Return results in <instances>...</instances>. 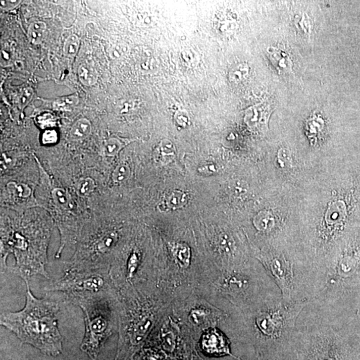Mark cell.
I'll return each mask as SVG.
<instances>
[{"label":"cell","instance_id":"f1b7e54d","mask_svg":"<svg viewBox=\"0 0 360 360\" xmlns=\"http://www.w3.org/2000/svg\"><path fill=\"white\" fill-rule=\"evenodd\" d=\"M58 141V134L54 130H47L42 135V142L49 145L55 143Z\"/></svg>","mask_w":360,"mask_h":360},{"label":"cell","instance_id":"1f68e13d","mask_svg":"<svg viewBox=\"0 0 360 360\" xmlns=\"http://www.w3.org/2000/svg\"><path fill=\"white\" fill-rule=\"evenodd\" d=\"M19 0H8V1H1V8L2 9L10 10L14 9L21 3Z\"/></svg>","mask_w":360,"mask_h":360},{"label":"cell","instance_id":"d4e9b609","mask_svg":"<svg viewBox=\"0 0 360 360\" xmlns=\"http://www.w3.org/2000/svg\"><path fill=\"white\" fill-rule=\"evenodd\" d=\"M340 209H342V207L337 203H334V205H331L329 208L326 214V220L329 223H336L340 220V215H339L340 213L338 212L340 211Z\"/></svg>","mask_w":360,"mask_h":360},{"label":"cell","instance_id":"3957f363","mask_svg":"<svg viewBox=\"0 0 360 360\" xmlns=\"http://www.w3.org/2000/svg\"><path fill=\"white\" fill-rule=\"evenodd\" d=\"M108 270H67L62 278L52 280L43 289L46 292H59L67 300L77 297L114 295Z\"/></svg>","mask_w":360,"mask_h":360},{"label":"cell","instance_id":"9a60e30c","mask_svg":"<svg viewBox=\"0 0 360 360\" xmlns=\"http://www.w3.org/2000/svg\"><path fill=\"white\" fill-rule=\"evenodd\" d=\"M52 197L54 203L58 208L64 210L72 208V199L70 193L66 189L56 188L52 191Z\"/></svg>","mask_w":360,"mask_h":360},{"label":"cell","instance_id":"e0dca14e","mask_svg":"<svg viewBox=\"0 0 360 360\" xmlns=\"http://www.w3.org/2000/svg\"><path fill=\"white\" fill-rule=\"evenodd\" d=\"M7 189L10 194L15 198L26 199L32 195V189L27 184L15 182H10L7 185Z\"/></svg>","mask_w":360,"mask_h":360},{"label":"cell","instance_id":"5bb4252c","mask_svg":"<svg viewBox=\"0 0 360 360\" xmlns=\"http://www.w3.org/2000/svg\"><path fill=\"white\" fill-rule=\"evenodd\" d=\"M78 76L80 82L86 86H93L97 80L96 71L88 63L81 64L78 69Z\"/></svg>","mask_w":360,"mask_h":360},{"label":"cell","instance_id":"7402d4cb","mask_svg":"<svg viewBox=\"0 0 360 360\" xmlns=\"http://www.w3.org/2000/svg\"><path fill=\"white\" fill-rule=\"evenodd\" d=\"M95 188V181L91 178L82 179L76 186L77 192L81 196H87L93 192Z\"/></svg>","mask_w":360,"mask_h":360},{"label":"cell","instance_id":"ba28073f","mask_svg":"<svg viewBox=\"0 0 360 360\" xmlns=\"http://www.w3.org/2000/svg\"><path fill=\"white\" fill-rule=\"evenodd\" d=\"M188 200V197L186 193L178 189H174L166 193L162 203L165 210H177L186 205Z\"/></svg>","mask_w":360,"mask_h":360},{"label":"cell","instance_id":"52a82bcc","mask_svg":"<svg viewBox=\"0 0 360 360\" xmlns=\"http://www.w3.org/2000/svg\"><path fill=\"white\" fill-rule=\"evenodd\" d=\"M203 349L212 354H230V349L226 339L216 330H210L202 338Z\"/></svg>","mask_w":360,"mask_h":360},{"label":"cell","instance_id":"ac0fdd59","mask_svg":"<svg viewBox=\"0 0 360 360\" xmlns=\"http://www.w3.org/2000/svg\"><path fill=\"white\" fill-rule=\"evenodd\" d=\"M249 72V66L246 64H240L232 68L229 74L230 80L234 84H240L247 79Z\"/></svg>","mask_w":360,"mask_h":360},{"label":"cell","instance_id":"cb8c5ba5","mask_svg":"<svg viewBox=\"0 0 360 360\" xmlns=\"http://www.w3.org/2000/svg\"><path fill=\"white\" fill-rule=\"evenodd\" d=\"M216 245L218 249L222 253H229L232 251L233 247V241L225 233H222L218 235L216 238Z\"/></svg>","mask_w":360,"mask_h":360},{"label":"cell","instance_id":"7c38bea8","mask_svg":"<svg viewBox=\"0 0 360 360\" xmlns=\"http://www.w3.org/2000/svg\"><path fill=\"white\" fill-rule=\"evenodd\" d=\"M130 140L127 139L119 138V137H111L107 139L104 143V153L108 157H114L119 153L120 151Z\"/></svg>","mask_w":360,"mask_h":360},{"label":"cell","instance_id":"4316f807","mask_svg":"<svg viewBox=\"0 0 360 360\" xmlns=\"http://www.w3.org/2000/svg\"><path fill=\"white\" fill-rule=\"evenodd\" d=\"M33 95H34V91L32 88L28 87V88L25 89L19 97L18 103L20 107L23 108L28 105L32 99Z\"/></svg>","mask_w":360,"mask_h":360},{"label":"cell","instance_id":"4fadbf2b","mask_svg":"<svg viewBox=\"0 0 360 360\" xmlns=\"http://www.w3.org/2000/svg\"><path fill=\"white\" fill-rule=\"evenodd\" d=\"M172 251L177 262L182 268H188L190 264V249L183 243H175L172 245Z\"/></svg>","mask_w":360,"mask_h":360},{"label":"cell","instance_id":"44dd1931","mask_svg":"<svg viewBox=\"0 0 360 360\" xmlns=\"http://www.w3.org/2000/svg\"><path fill=\"white\" fill-rule=\"evenodd\" d=\"M255 226L258 230L265 231L271 229L274 224L273 218L268 212H261L254 218Z\"/></svg>","mask_w":360,"mask_h":360},{"label":"cell","instance_id":"8992f818","mask_svg":"<svg viewBox=\"0 0 360 360\" xmlns=\"http://www.w3.org/2000/svg\"><path fill=\"white\" fill-rule=\"evenodd\" d=\"M153 318L149 314H141L135 318L128 328V338L132 346L141 344L151 330Z\"/></svg>","mask_w":360,"mask_h":360},{"label":"cell","instance_id":"ffe728a7","mask_svg":"<svg viewBox=\"0 0 360 360\" xmlns=\"http://www.w3.org/2000/svg\"><path fill=\"white\" fill-rule=\"evenodd\" d=\"M139 258L136 251H133L127 262L126 268V278L129 282H132L133 279L136 277L137 270H138Z\"/></svg>","mask_w":360,"mask_h":360},{"label":"cell","instance_id":"484cf974","mask_svg":"<svg viewBox=\"0 0 360 360\" xmlns=\"http://www.w3.org/2000/svg\"><path fill=\"white\" fill-rule=\"evenodd\" d=\"M78 103V97L76 95H71V96L64 97V98L56 101L55 105L56 108H60V109H66L70 106L76 105Z\"/></svg>","mask_w":360,"mask_h":360},{"label":"cell","instance_id":"30bf717a","mask_svg":"<svg viewBox=\"0 0 360 360\" xmlns=\"http://www.w3.org/2000/svg\"><path fill=\"white\" fill-rule=\"evenodd\" d=\"M91 130L92 126L89 120L86 118H81L73 125L70 130V136L72 140H82L90 135Z\"/></svg>","mask_w":360,"mask_h":360},{"label":"cell","instance_id":"5b68a950","mask_svg":"<svg viewBox=\"0 0 360 360\" xmlns=\"http://www.w3.org/2000/svg\"><path fill=\"white\" fill-rule=\"evenodd\" d=\"M272 110L271 106L267 104H259L251 106L245 112V122L251 130L265 132L268 129V118Z\"/></svg>","mask_w":360,"mask_h":360},{"label":"cell","instance_id":"2e32d148","mask_svg":"<svg viewBox=\"0 0 360 360\" xmlns=\"http://www.w3.org/2000/svg\"><path fill=\"white\" fill-rule=\"evenodd\" d=\"M46 24L41 21H36L30 24L28 29V37L31 42L39 44L44 38Z\"/></svg>","mask_w":360,"mask_h":360},{"label":"cell","instance_id":"277c9868","mask_svg":"<svg viewBox=\"0 0 360 360\" xmlns=\"http://www.w3.org/2000/svg\"><path fill=\"white\" fill-rule=\"evenodd\" d=\"M272 276L282 289L284 299H290L292 286V266L282 255H272L266 261Z\"/></svg>","mask_w":360,"mask_h":360},{"label":"cell","instance_id":"7a4b0ae2","mask_svg":"<svg viewBox=\"0 0 360 360\" xmlns=\"http://www.w3.org/2000/svg\"><path fill=\"white\" fill-rule=\"evenodd\" d=\"M114 295L77 297L68 301L78 305L84 312L86 331L81 349L92 360H96L101 347L113 330Z\"/></svg>","mask_w":360,"mask_h":360},{"label":"cell","instance_id":"4dcf8cb0","mask_svg":"<svg viewBox=\"0 0 360 360\" xmlns=\"http://www.w3.org/2000/svg\"><path fill=\"white\" fill-rule=\"evenodd\" d=\"M177 122L182 126H186L189 122L188 114L186 111H178L175 116Z\"/></svg>","mask_w":360,"mask_h":360},{"label":"cell","instance_id":"6da1fadb","mask_svg":"<svg viewBox=\"0 0 360 360\" xmlns=\"http://www.w3.org/2000/svg\"><path fill=\"white\" fill-rule=\"evenodd\" d=\"M27 292L24 308L1 314L0 324L11 331L23 343H28L47 355L56 356L62 352V338L58 324V303L45 295L35 297L29 281H25Z\"/></svg>","mask_w":360,"mask_h":360},{"label":"cell","instance_id":"603a6c76","mask_svg":"<svg viewBox=\"0 0 360 360\" xmlns=\"http://www.w3.org/2000/svg\"><path fill=\"white\" fill-rule=\"evenodd\" d=\"M80 45V39L76 35H70L64 43V54L69 57H74L76 55Z\"/></svg>","mask_w":360,"mask_h":360},{"label":"cell","instance_id":"8fae6325","mask_svg":"<svg viewBox=\"0 0 360 360\" xmlns=\"http://www.w3.org/2000/svg\"><path fill=\"white\" fill-rule=\"evenodd\" d=\"M268 52L271 60L279 70L282 71V72H288L291 70L292 67V62L287 54L282 50L275 49L274 47H271L268 49Z\"/></svg>","mask_w":360,"mask_h":360},{"label":"cell","instance_id":"83f0119b","mask_svg":"<svg viewBox=\"0 0 360 360\" xmlns=\"http://www.w3.org/2000/svg\"><path fill=\"white\" fill-rule=\"evenodd\" d=\"M164 346L168 351H172L175 347L174 335L172 332H164L162 334Z\"/></svg>","mask_w":360,"mask_h":360},{"label":"cell","instance_id":"d6986e66","mask_svg":"<svg viewBox=\"0 0 360 360\" xmlns=\"http://www.w3.org/2000/svg\"><path fill=\"white\" fill-rule=\"evenodd\" d=\"M131 170L126 163H121L116 166L112 173V180L114 184H120L126 182L130 177Z\"/></svg>","mask_w":360,"mask_h":360},{"label":"cell","instance_id":"f546056e","mask_svg":"<svg viewBox=\"0 0 360 360\" xmlns=\"http://www.w3.org/2000/svg\"><path fill=\"white\" fill-rule=\"evenodd\" d=\"M198 172L205 175L215 174L218 172V167L216 164H207L199 167Z\"/></svg>","mask_w":360,"mask_h":360},{"label":"cell","instance_id":"9c48e42d","mask_svg":"<svg viewBox=\"0 0 360 360\" xmlns=\"http://www.w3.org/2000/svg\"><path fill=\"white\" fill-rule=\"evenodd\" d=\"M176 156V148L171 141L163 139L160 141L156 151V160L162 164L172 162Z\"/></svg>","mask_w":360,"mask_h":360}]
</instances>
